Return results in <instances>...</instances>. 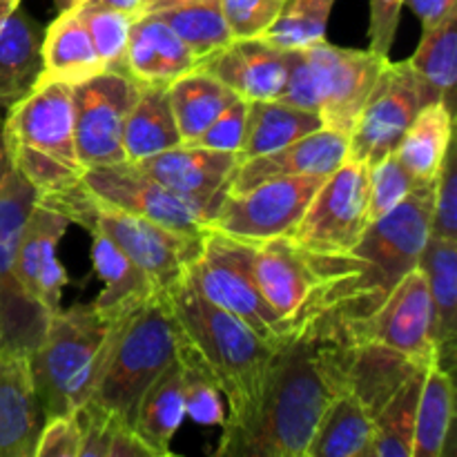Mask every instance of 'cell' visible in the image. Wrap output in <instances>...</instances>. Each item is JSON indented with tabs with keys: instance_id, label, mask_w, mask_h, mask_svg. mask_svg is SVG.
Masks as SVG:
<instances>
[{
	"instance_id": "cell-1",
	"label": "cell",
	"mask_w": 457,
	"mask_h": 457,
	"mask_svg": "<svg viewBox=\"0 0 457 457\" xmlns=\"http://www.w3.org/2000/svg\"><path fill=\"white\" fill-rule=\"evenodd\" d=\"M364 321L324 312L275 346L253 427L221 457H303L326 406L351 388Z\"/></svg>"
},
{
	"instance_id": "cell-2",
	"label": "cell",
	"mask_w": 457,
	"mask_h": 457,
	"mask_svg": "<svg viewBox=\"0 0 457 457\" xmlns=\"http://www.w3.org/2000/svg\"><path fill=\"white\" fill-rule=\"evenodd\" d=\"M179 328L201 353L228 400L217 455L239 440L259 413L275 346L226 308L208 302L186 275L168 288Z\"/></svg>"
},
{
	"instance_id": "cell-3",
	"label": "cell",
	"mask_w": 457,
	"mask_h": 457,
	"mask_svg": "<svg viewBox=\"0 0 457 457\" xmlns=\"http://www.w3.org/2000/svg\"><path fill=\"white\" fill-rule=\"evenodd\" d=\"M116 321L119 317L105 315L94 302L67 311L58 308L47 317L38 344L29 351L31 375L45 418L74 415L92 397Z\"/></svg>"
},
{
	"instance_id": "cell-4",
	"label": "cell",
	"mask_w": 457,
	"mask_h": 457,
	"mask_svg": "<svg viewBox=\"0 0 457 457\" xmlns=\"http://www.w3.org/2000/svg\"><path fill=\"white\" fill-rule=\"evenodd\" d=\"M3 134L12 168L31 183L36 195L62 190L83 177L74 141L71 85L34 80L9 103Z\"/></svg>"
},
{
	"instance_id": "cell-5",
	"label": "cell",
	"mask_w": 457,
	"mask_h": 457,
	"mask_svg": "<svg viewBox=\"0 0 457 457\" xmlns=\"http://www.w3.org/2000/svg\"><path fill=\"white\" fill-rule=\"evenodd\" d=\"M36 204L56 210L70 223L87 232L105 235L120 253L128 254L159 290H168L186 275L187 266L204 250L205 235H183L125 210L103 204L83 181L49 195H36Z\"/></svg>"
},
{
	"instance_id": "cell-6",
	"label": "cell",
	"mask_w": 457,
	"mask_h": 457,
	"mask_svg": "<svg viewBox=\"0 0 457 457\" xmlns=\"http://www.w3.org/2000/svg\"><path fill=\"white\" fill-rule=\"evenodd\" d=\"M386 61L370 49H344L326 38L290 49L286 85L277 101L315 112L324 128L348 137Z\"/></svg>"
},
{
	"instance_id": "cell-7",
	"label": "cell",
	"mask_w": 457,
	"mask_h": 457,
	"mask_svg": "<svg viewBox=\"0 0 457 457\" xmlns=\"http://www.w3.org/2000/svg\"><path fill=\"white\" fill-rule=\"evenodd\" d=\"M177 357V320L168 290L152 295L137 311L120 315L105 366L87 402L132 424L141 393Z\"/></svg>"
},
{
	"instance_id": "cell-8",
	"label": "cell",
	"mask_w": 457,
	"mask_h": 457,
	"mask_svg": "<svg viewBox=\"0 0 457 457\" xmlns=\"http://www.w3.org/2000/svg\"><path fill=\"white\" fill-rule=\"evenodd\" d=\"M431 208L433 190L413 192L391 212L370 221L348 253L360 270V297L369 315L378 311L406 272L418 268L431 235Z\"/></svg>"
},
{
	"instance_id": "cell-9",
	"label": "cell",
	"mask_w": 457,
	"mask_h": 457,
	"mask_svg": "<svg viewBox=\"0 0 457 457\" xmlns=\"http://www.w3.org/2000/svg\"><path fill=\"white\" fill-rule=\"evenodd\" d=\"M370 165L348 159L326 177L297 226L286 235L317 254H346L369 228Z\"/></svg>"
},
{
	"instance_id": "cell-10",
	"label": "cell",
	"mask_w": 457,
	"mask_h": 457,
	"mask_svg": "<svg viewBox=\"0 0 457 457\" xmlns=\"http://www.w3.org/2000/svg\"><path fill=\"white\" fill-rule=\"evenodd\" d=\"M326 181L324 174L277 177L241 192H226L205 230L241 241L286 237Z\"/></svg>"
},
{
	"instance_id": "cell-11",
	"label": "cell",
	"mask_w": 457,
	"mask_h": 457,
	"mask_svg": "<svg viewBox=\"0 0 457 457\" xmlns=\"http://www.w3.org/2000/svg\"><path fill=\"white\" fill-rule=\"evenodd\" d=\"M34 204V186L12 168L0 183V348L31 351L47 324V315L27 297L16 277L18 239Z\"/></svg>"
},
{
	"instance_id": "cell-12",
	"label": "cell",
	"mask_w": 457,
	"mask_h": 457,
	"mask_svg": "<svg viewBox=\"0 0 457 457\" xmlns=\"http://www.w3.org/2000/svg\"><path fill=\"white\" fill-rule=\"evenodd\" d=\"M422 107H427L422 85L409 61H386L348 134V159L375 165L393 154Z\"/></svg>"
},
{
	"instance_id": "cell-13",
	"label": "cell",
	"mask_w": 457,
	"mask_h": 457,
	"mask_svg": "<svg viewBox=\"0 0 457 457\" xmlns=\"http://www.w3.org/2000/svg\"><path fill=\"white\" fill-rule=\"evenodd\" d=\"M137 94L138 85L119 70L71 85L74 141L83 168L125 161L123 128Z\"/></svg>"
},
{
	"instance_id": "cell-14",
	"label": "cell",
	"mask_w": 457,
	"mask_h": 457,
	"mask_svg": "<svg viewBox=\"0 0 457 457\" xmlns=\"http://www.w3.org/2000/svg\"><path fill=\"white\" fill-rule=\"evenodd\" d=\"M186 277L208 302L239 317L270 346H279L293 330L272 311L248 272L223 250L217 237L205 230L204 250L187 266Z\"/></svg>"
},
{
	"instance_id": "cell-15",
	"label": "cell",
	"mask_w": 457,
	"mask_h": 457,
	"mask_svg": "<svg viewBox=\"0 0 457 457\" xmlns=\"http://www.w3.org/2000/svg\"><path fill=\"white\" fill-rule=\"evenodd\" d=\"M80 181L103 204L183 235H205L204 219L132 161L85 168Z\"/></svg>"
},
{
	"instance_id": "cell-16",
	"label": "cell",
	"mask_w": 457,
	"mask_h": 457,
	"mask_svg": "<svg viewBox=\"0 0 457 457\" xmlns=\"http://www.w3.org/2000/svg\"><path fill=\"white\" fill-rule=\"evenodd\" d=\"M239 163L241 159L235 152L210 150L190 143H181L172 150L137 161L143 172L190 205L204 219L205 226L226 196Z\"/></svg>"
},
{
	"instance_id": "cell-17",
	"label": "cell",
	"mask_w": 457,
	"mask_h": 457,
	"mask_svg": "<svg viewBox=\"0 0 457 457\" xmlns=\"http://www.w3.org/2000/svg\"><path fill=\"white\" fill-rule=\"evenodd\" d=\"M364 339L404 355L418 366L436 364L431 339V297L424 272H406L378 311L364 321Z\"/></svg>"
},
{
	"instance_id": "cell-18",
	"label": "cell",
	"mask_w": 457,
	"mask_h": 457,
	"mask_svg": "<svg viewBox=\"0 0 457 457\" xmlns=\"http://www.w3.org/2000/svg\"><path fill=\"white\" fill-rule=\"evenodd\" d=\"M67 228L70 221L61 212L34 204L18 239V284L47 317L61 308V293L67 284V272L56 257V245Z\"/></svg>"
},
{
	"instance_id": "cell-19",
	"label": "cell",
	"mask_w": 457,
	"mask_h": 457,
	"mask_svg": "<svg viewBox=\"0 0 457 457\" xmlns=\"http://www.w3.org/2000/svg\"><path fill=\"white\" fill-rule=\"evenodd\" d=\"M43 422L29 351L0 348V457H34Z\"/></svg>"
},
{
	"instance_id": "cell-20",
	"label": "cell",
	"mask_w": 457,
	"mask_h": 457,
	"mask_svg": "<svg viewBox=\"0 0 457 457\" xmlns=\"http://www.w3.org/2000/svg\"><path fill=\"white\" fill-rule=\"evenodd\" d=\"M288 49H279L257 38H232L226 47L201 62L204 70L217 76L244 101L279 98L288 74Z\"/></svg>"
},
{
	"instance_id": "cell-21",
	"label": "cell",
	"mask_w": 457,
	"mask_h": 457,
	"mask_svg": "<svg viewBox=\"0 0 457 457\" xmlns=\"http://www.w3.org/2000/svg\"><path fill=\"white\" fill-rule=\"evenodd\" d=\"M348 156V137L335 129L321 128L297 138L290 145L268 154L241 161L228 192H241L257 183L277 177H303V174H333Z\"/></svg>"
},
{
	"instance_id": "cell-22",
	"label": "cell",
	"mask_w": 457,
	"mask_h": 457,
	"mask_svg": "<svg viewBox=\"0 0 457 457\" xmlns=\"http://www.w3.org/2000/svg\"><path fill=\"white\" fill-rule=\"evenodd\" d=\"M201 65L192 49L154 13L132 22L125 52V74L137 85H163Z\"/></svg>"
},
{
	"instance_id": "cell-23",
	"label": "cell",
	"mask_w": 457,
	"mask_h": 457,
	"mask_svg": "<svg viewBox=\"0 0 457 457\" xmlns=\"http://www.w3.org/2000/svg\"><path fill=\"white\" fill-rule=\"evenodd\" d=\"M431 297V339L436 364L453 373L457 333V241L428 235L418 262Z\"/></svg>"
},
{
	"instance_id": "cell-24",
	"label": "cell",
	"mask_w": 457,
	"mask_h": 457,
	"mask_svg": "<svg viewBox=\"0 0 457 457\" xmlns=\"http://www.w3.org/2000/svg\"><path fill=\"white\" fill-rule=\"evenodd\" d=\"M105 70L89 40L79 12L58 13L40 40V70L36 80L79 85Z\"/></svg>"
},
{
	"instance_id": "cell-25",
	"label": "cell",
	"mask_w": 457,
	"mask_h": 457,
	"mask_svg": "<svg viewBox=\"0 0 457 457\" xmlns=\"http://www.w3.org/2000/svg\"><path fill=\"white\" fill-rule=\"evenodd\" d=\"M186 420V395H183V370L174 357L154 382L141 393L134 409L132 427L143 445L154 457L170 455V442Z\"/></svg>"
},
{
	"instance_id": "cell-26",
	"label": "cell",
	"mask_w": 457,
	"mask_h": 457,
	"mask_svg": "<svg viewBox=\"0 0 457 457\" xmlns=\"http://www.w3.org/2000/svg\"><path fill=\"white\" fill-rule=\"evenodd\" d=\"M373 437V415L346 388L326 406L303 457H370Z\"/></svg>"
},
{
	"instance_id": "cell-27",
	"label": "cell",
	"mask_w": 457,
	"mask_h": 457,
	"mask_svg": "<svg viewBox=\"0 0 457 457\" xmlns=\"http://www.w3.org/2000/svg\"><path fill=\"white\" fill-rule=\"evenodd\" d=\"M92 235V263L96 275L101 277L103 290L94 299V306L110 317H120L132 312L154 293H161L145 272L132 262L125 253H120L105 235Z\"/></svg>"
},
{
	"instance_id": "cell-28",
	"label": "cell",
	"mask_w": 457,
	"mask_h": 457,
	"mask_svg": "<svg viewBox=\"0 0 457 457\" xmlns=\"http://www.w3.org/2000/svg\"><path fill=\"white\" fill-rule=\"evenodd\" d=\"M177 120L170 107L168 87L138 85V94L128 112L123 128L125 161L150 159L165 150L181 145Z\"/></svg>"
},
{
	"instance_id": "cell-29",
	"label": "cell",
	"mask_w": 457,
	"mask_h": 457,
	"mask_svg": "<svg viewBox=\"0 0 457 457\" xmlns=\"http://www.w3.org/2000/svg\"><path fill=\"white\" fill-rule=\"evenodd\" d=\"M455 386L453 373L428 364L420 388L411 457H445L453 446Z\"/></svg>"
},
{
	"instance_id": "cell-30",
	"label": "cell",
	"mask_w": 457,
	"mask_h": 457,
	"mask_svg": "<svg viewBox=\"0 0 457 457\" xmlns=\"http://www.w3.org/2000/svg\"><path fill=\"white\" fill-rule=\"evenodd\" d=\"M321 128L324 125L315 112L288 105V103L277 101V98L250 101L239 159L248 161L254 156L275 152Z\"/></svg>"
},
{
	"instance_id": "cell-31",
	"label": "cell",
	"mask_w": 457,
	"mask_h": 457,
	"mask_svg": "<svg viewBox=\"0 0 457 457\" xmlns=\"http://www.w3.org/2000/svg\"><path fill=\"white\" fill-rule=\"evenodd\" d=\"M168 98L181 141L190 143L239 96L208 70L196 67L168 85Z\"/></svg>"
},
{
	"instance_id": "cell-32",
	"label": "cell",
	"mask_w": 457,
	"mask_h": 457,
	"mask_svg": "<svg viewBox=\"0 0 457 457\" xmlns=\"http://www.w3.org/2000/svg\"><path fill=\"white\" fill-rule=\"evenodd\" d=\"M427 105L440 103L449 114L455 116L457 87V12L451 13L440 27L422 34L418 49L409 58Z\"/></svg>"
},
{
	"instance_id": "cell-33",
	"label": "cell",
	"mask_w": 457,
	"mask_h": 457,
	"mask_svg": "<svg viewBox=\"0 0 457 457\" xmlns=\"http://www.w3.org/2000/svg\"><path fill=\"white\" fill-rule=\"evenodd\" d=\"M40 27L21 7L0 22V105L34 85L40 70Z\"/></svg>"
},
{
	"instance_id": "cell-34",
	"label": "cell",
	"mask_w": 457,
	"mask_h": 457,
	"mask_svg": "<svg viewBox=\"0 0 457 457\" xmlns=\"http://www.w3.org/2000/svg\"><path fill=\"white\" fill-rule=\"evenodd\" d=\"M451 143H453V114H449L440 103H433L422 107V112L415 116L395 154L422 186L431 187L436 186L440 165Z\"/></svg>"
},
{
	"instance_id": "cell-35",
	"label": "cell",
	"mask_w": 457,
	"mask_h": 457,
	"mask_svg": "<svg viewBox=\"0 0 457 457\" xmlns=\"http://www.w3.org/2000/svg\"><path fill=\"white\" fill-rule=\"evenodd\" d=\"M424 370H427V366L415 369L393 391V395L384 402L382 409L375 413V437L370 457H411V451H413L415 413H418Z\"/></svg>"
},
{
	"instance_id": "cell-36",
	"label": "cell",
	"mask_w": 457,
	"mask_h": 457,
	"mask_svg": "<svg viewBox=\"0 0 457 457\" xmlns=\"http://www.w3.org/2000/svg\"><path fill=\"white\" fill-rule=\"evenodd\" d=\"M152 13L161 18L201 62L232 40L221 12V0H181Z\"/></svg>"
},
{
	"instance_id": "cell-37",
	"label": "cell",
	"mask_w": 457,
	"mask_h": 457,
	"mask_svg": "<svg viewBox=\"0 0 457 457\" xmlns=\"http://www.w3.org/2000/svg\"><path fill=\"white\" fill-rule=\"evenodd\" d=\"M80 424V457H154L132 424L120 415L85 402L76 411Z\"/></svg>"
},
{
	"instance_id": "cell-38",
	"label": "cell",
	"mask_w": 457,
	"mask_h": 457,
	"mask_svg": "<svg viewBox=\"0 0 457 457\" xmlns=\"http://www.w3.org/2000/svg\"><path fill=\"white\" fill-rule=\"evenodd\" d=\"M337 0H284L279 16L262 34L279 49H303L326 38L330 12Z\"/></svg>"
},
{
	"instance_id": "cell-39",
	"label": "cell",
	"mask_w": 457,
	"mask_h": 457,
	"mask_svg": "<svg viewBox=\"0 0 457 457\" xmlns=\"http://www.w3.org/2000/svg\"><path fill=\"white\" fill-rule=\"evenodd\" d=\"M79 16L87 29L89 40L96 49L105 70L125 71V52H128L129 29H132V18L123 12L105 7H87L80 4Z\"/></svg>"
},
{
	"instance_id": "cell-40",
	"label": "cell",
	"mask_w": 457,
	"mask_h": 457,
	"mask_svg": "<svg viewBox=\"0 0 457 457\" xmlns=\"http://www.w3.org/2000/svg\"><path fill=\"white\" fill-rule=\"evenodd\" d=\"M433 190V186H422L409 170L404 168V163L400 161V156L393 152V154L384 156L382 161H378L375 165H370V186H369V219L384 217L386 212H391L397 204L406 199L413 192H424Z\"/></svg>"
},
{
	"instance_id": "cell-41",
	"label": "cell",
	"mask_w": 457,
	"mask_h": 457,
	"mask_svg": "<svg viewBox=\"0 0 457 457\" xmlns=\"http://www.w3.org/2000/svg\"><path fill=\"white\" fill-rule=\"evenodd\" d=\"M431 237L457 241V170L453 143L446 150L445 161L440 165V174H437L436 186H433Z\"/></svg>"
},
{
	"instance_id": "cell-42",
	"label": "cell",
	"mask_w": 457,
	"mask_h": 457,
	"mask_svg": "<svg viewBox=\"0 0 457 457\" xmlns=\"http://www.w3.org/2000/svg\"><path fill=\"white\" fill-rule=\"evenodd\" d=\"M284 0H221L232 38H257L279 16Z\"/></svg>"
},
{
	"instance_id": "cell-43",
	"label": "cell",
	"mask_w": 457,
	"mask_h": 457,
	"mask_svg": "<svg viewBox=\"0 0 457 457\" xmlns=\"http://www.w3.org/2000/svg\"><path fill=\"white\" fill-rule=\"evenodd\" d=\"M245 119H248V101L237 98L235 103L226 107L190 145L210 147V150L221 152H235L239 154L241 143H244L245 132Z\"/></svg>"
},
{
	"instance_id": "cell-44",
	"label": "cell",
	"mask_w": 457,
	"mask_h": 457,
	"mask_svg": "<svg viewBox=\"0 0 457 457\" xmlns=\"http://www.w3.org/2000/svg\"><path fill=\"white\" fill-rule=\"evenodd\" d=\"M34 457H80V424L76 413L45 418Z\"/></svg>"
},
{
	"instance_id": "cell-45",
	"label": "cell",
	"mask_w": 457,
	"mask_h": 457,
	"mask_svg": "<svg viewBox=\"0 0 457 457\" xmlns=\"http://www.w3.org/2000/svg\"><path fill=\"white\" fill-rule=\"evenodd\" d=\"M404 0H370L369 49L378 56H391Z\"/></svg>"
},
{
	"instance_id": "cell-46",
	"label": "cell",
	"mask_w": 457,
	"mask_h": 457,
	"mask_svg": "<svg viewBox=\"0 0 457 457\" xmlns=\"http://www.w3.org/2000/svg\"><path fill=\"white\" fill-rule=\"evenodd\" d=\"M422 22V34L440 27L451 13L457 12V0H404Z\"/></svg>"
},
{
	"instance_id": "cell-47",
	"label": "cell",
	"mask_w": 457,
	"mask_h": 457,
	"mask_svg": "<svg viewBox=\"0 0 457 457\" xmlns=\"http://www.w3.org/2000/svg\"><path fill=\"white\" fill-rule=\"evenodd\" d=\"M87 7H105L128 13L132 21L145 16V0H87Z\"/></svg>"
},
{
	"instance_id": "cell-48",
	"label": "cell",
	"mask_w": 457,
	"mask_h": 457,
	"mask_svg": "<svg viewBox=\"0 0 457 457\" xmlns=\"http://www.w3.org/2000/svg\"><path fill=\"white\" fill-rule=\"evenodd\" d=\"M9 172H12V161H9L7 143H4V134H3V120H0V183L7 179Z\"/></svg>"
},
{
	"instance_id": "cell-49",
	"label": "cell",
	"mask_w": 457,
	"mask_h": 457,
	"mask_svg": "<svg viewBox=\"0 0 457 457\" xmlns=\"http://www.w3.org/2000/svg\"><path fill=\"white\" fill-rule=\"evenodd\" d=\"M21 3L22 0H0V22H3L9 13L16 12V9L21 7Z\"/></svg>"
},
{
	"instance_id": "cell-50",
	"label": "cell",
	"mask_w": 457,
	"mask_h": 457,
	"mask_svg": "<svg viewBox=\"0 0 457 457\" xmlns=\"http://www.w3.org/2000/svg\"><path fill=\"white\" fill-rule=\"evenodd\" d=\"M177 3H181V0H145V13H152L156 12V9L170 7V4H177Z\"/></svg>"
},
{
	"instance_id": "cell-51",
	"label": "cell",
	"mask_w": 457,
	"mask_h": 457,
	"mask_svg": "<svg viewBox=\"0 0 457 457\" xmlns=\"http://www.w3.org/2000/svg\"><path fill=\"white\" fill-rule=\"evenodd\" d=\"M56 3L58 12H70V9H79L80 4H85L87 0H54Z\"/></svg>"
}]
</instances>
